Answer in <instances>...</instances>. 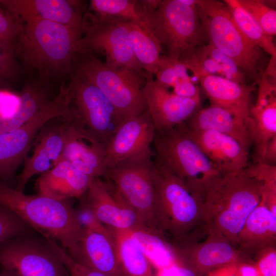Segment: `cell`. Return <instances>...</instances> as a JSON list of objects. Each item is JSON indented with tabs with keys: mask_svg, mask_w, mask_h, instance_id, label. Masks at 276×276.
Masks as SVG:
<instances>
[{
	"mask_svg": "<svg viewBox=\"0 0 276 276\" xmlns=\"http://www.w3.org/2000/svg\"><path fill=\"white\" fill-rule=\"evenodd\" d=\"M276 163V136L269 142L265 151L263 163L275 166Z\"/></svg>",
	"mask_w": 276,
	"mask_h": 276,
	"instance_id": "cell-47",
	"label": "cell"
},
{
	"mask_svg": "<svg viewBox=\"0 0 276 276\" xmlns=\"http://www.w3.org/2000/svg\"><path fill=\"white\" fill-rule=\"evenodd\" d=\"M236 267L239 276H261L253 260L237 263Z\"/></svg>",
	"mask_w": 276,
	"mask_h": 276,
	"instance_id": "cell-46",
	"label": "cell"
},
{
	"mask_svg": "<svg viewBox=\"0 0 276 276\" xmlns=\"http://www.w3.org/2000/svg\"><path fill=\"white\" fill-rule=\"evenodd\" d=\"M175 247L178 259L197 276H204L225 265L252 260L221 233L216 231L209 232L204 241L186 247Z\"/></svg>",
	"mask_w": 276,
	"mask_h": 276,
	"instance_id": "cell-14",
	"label": "cell"
},
{
	"mask_svg": "<svg viewBox=\"0 0 276 276\" xmlns=\"http://www.w3.org/2000/svg\"><path fill=\"white\" fill-rule=\"evenodd\" d=\"M155 81L166 88L173 87L179 80H190L188 69L178 59L160 55Z\"/></svg>",
	"mask_w": 276,
	"mask_h": 276,
	"instance_id": "cell-34",
	"label": "cell"
},
{
	"mask_svg": "<svg viewBox=\"0 0 276 276\" xmlns=\"http://www.w3.org/2000/svg\"><path fill=\"white\" fill-rule=\"evenodd\" d=\"M21 27L22 23L0 7V50L14 57V47Z\"/></svg>",
	"mask_w": 276,
	"mask_h": 276,
	"instance_id": "cell-37",
	"label": "cell"
},
{
	"mask_svg": "<svg viewBox=\"0 0 276 276\" xmlns=\"http://www.w3.org/2000/svg\"><path fill=\"white\" fill-rule=\"evenodd\" d=\"M248 127L251 143L255 145L256 162L263 163L267 146L276 136V97L261 108L250 109Z\"/></svg>",
	"mask_w": 276,
	"mask_h": 276,
	"instance_id": "cell-28",
	"label": "cell"
},
{
	"mask_svg": "<svg viewBox=\"0 0 276 276\" xmlns=\"http://www.w3.org/2000/svg\"><path fill=\"white\" fill-rule=\"evenodd\" d=\"M255 259V265L261 276L276 275V247L263 250Z\"/></svg>",
	"mask_w": 276,
	"mask_h": 276,
	"instance_id": "cell-42",
	"label": "cell"
},
{
	"mask_svg": "<svg viewBox=\"0 0 276 276\" xmlns=\"http://www.w3.org/2000/svg\"><path fill=\"white\" fill-rule=\"evenodd\" d=\"M146 108L155 132H163L185 122L200 109V96L186 98L176 95L147 78L144 88Z\"/></svg>",
	"mask_w": 276,
	"mask_h": 276,
	"instance_id": "cell-15",
	"label": "cell"
},
{
	"mask_svg": "<svg viewBox=\"0 0 276 276\" xmlns=\"http://www.w3.org/2000/svg\"><path fill=\"white\" fill-rule=\"evenodd\" d=\"M153 174L162 227L166 236H171V242L182 247L206 236L203 208L197 193L156 160Z\"/></svg>",
	"mask_w": 276,
	"mask_h": 276,
	"instance_id": "cell-3",
	"label": "cell"
},
{
	"mask_svg": "<svg viewBox=\"0 0 276 276\" xmlns=\"http://www.w3.org/2000/svg\"><path fill=\"white\" fill-rule=\"evenodd\" d=\"M237 264L225 265L213 270L215 276H239L237 270Z\"/></svg>",
	"mask_w": 276,
	"mask_h": 276,
	"instance_id": "cell-48",
	"label": "cell"
},
{
	"mask_svg": "<svg viewBox=\"0 0 276 276\" xmlns=\"http://www.w3.org/2000/svg\"><path fill=\"white\" fill-rule=\"evenodd\" d=\"M52 167V162L48 155L35 146L33 153L24 160L21 173L16 177V190L24 192L29 180L35 175L43 173Z\"/></svg>",
	"mask_w": 276,
	"mask_h": 276,
	"instance_id": "cell-35",
	"label": "cell"
},
{
	"mask_svg": "<svg viewBox=\"0 0 276 276\" xmlns=\"http://www.w3.org/2000/svg\"><path fill=\"white\" fill-rule=\"evenodd\" d=\"M67 87L71 122L80 133L106 145L124 120L102 91L85 79L72 73Z\"/></svg>",
	"mask_w": 276,
	"mask_h": 276,
	"instance_id": "cell-9",
	"label": "cell"
},
{
	"mask_svg": "<svg viewBox=\"0 0 276 276\" xmlns=\"http://www.w3.org/2000/svg\"><path fill=\"white\" fill-rule=\"evenodd\" d=\"M196 3L208 43L231 57L256 83L259 82L262 50L242 32L225 3L216 0H196Z\"/></svg>",
	"mask_w": 276,
	"mask_h": 276,
	"instance_id": "cell-7",
	"label": "cell"
},
{
	"mask_svg": "<svg viewBox=\"0 0 276 276\" xmlns=\"http://www.w3.org/2000/svg\"><path fill=\"white\" fill-rule=\"evenodd\" d=\"M263 183L246 169L220 173L197 192L202 205L208 233L216 231L237 247V237L248 215L258 204Z\"/></svg>",
	"mask_w": 276,
	"mask_h": 276,
	"instance_id": "cell-2",
	"label": "cell"
},
{
	"mask_svg": "<svg viewBox=\"0 0 276 276\" xmlns=\"http://www.w3.org/2000/svg\"><path fill=\"white\" fill-rule=\"evenodd\" d=\"M0 205L43 237L55 240L68 254L82 234L70 199L58 200L38 194L27 195L0 180Z\"/></svg>",
	"mask_w": 276,
	"mask_h": 276,
	"instance_id": "cell-4",
	"label": "cell"
},
{
	"mask_svg": "<svg viewBox=\"0 0 276 276\" xmlns=\"http://www.w3.org/2000/svg\"><path fill=\"white\" fill-rule=\"evenodd\" d=\"M139 7L145 29L165 48L167 56L178 59L186 51L206 42L197 3L147 0L139 1Z\"/></svg>",
	"mask_w": 276,
	"mask_h": 276,
	"instance_id": "cell-5",
	"label": "cell"
},
{
	"mask_svg": "<svg viewBox=\"0 0 276 276\" xmlns=\"http://www.w3.org/2000/svg\"><path fill=\"white\" fill-rule=\"evenodd\" d=\"M201 51L215 60L221 67L224 78L244 84L245 75L235 62L213 45L208 43L199 47Z\"/></svg>",
	"mask_w": 276,
	"mask_h": 276,
	"instance_id": "cell-39",
	"label": "cell"
},
{
	"mask_svg": "<svg viewBox=\"0 0 276 276\" xmlns=\"http://www.w3.org/2000/svg\"><path fill=\"white\" fill-rule=\"evenodd\" d=\"M83 27L72 28L53 21L33 19L22 23L14 56L21 67L47 84L71 76L76 43Z\"/></svg>",
	"mask_w": 276,
	"mask_h": 276,
	"instance_id": "cell-1",
	"label": "cell"
},
{
	"mask_svg": "<svg viewBox=\"0 0 276 276\" xmlns=\"http://www.w3.org/2000/svg\"><path fill=\"white\" fill-rule=\"evenodd\" d=\"M260 25L264 31L273 37L276 34V11L259 0H237Z\"/></svg>",
	"mask_w": 276,
	"mask_h": 276,
	"instance_id": "cell-36",
	"label": "cell"
},
{
	"mask_svg": "<svg viewBox=\"0 0 276 276\" xmlns=\"http://www.w3.org/2000/svg\"><path fill=\"white\" fill-rule=\"evenodd\" d=\"M107 228L114 239L124 275L154 276L151 264L128 234L125 231Z\"/></svg>",
	"mask_w": 276,
	"mask_h": 276,
	"instance_id": "cell-29",
	"label": "cell"
},
{
	"mask_svg": "<svg viewBox=\"0 0 276 276\" xmlns=\"http://www.w3.org/2000/svg\"><path fill=\"white\" fill-rule=\"evenodd\" d=\"M105 148V145L78 132L71 122L61 160L68 161L78 171L94 178H101L107 170Z\"/></svg>",
	"mask_w": 276,
	"mask_h": 276,
	"instance_id": "cell-24",
	"label": "cell"
},
{
	"mask_svg": "<svg viewBox=\"0 0 276 276\" xmlns=\"http://www.w3.org/2000/svg\"><path fill=\"white\" fill-rule=\"evenodd\" d=\"M82 197L107 227L128 231L143 225L108 179L105 181L101 178H95Z\"/></svg>",
	"mask_w": 276,
	"mask_h": 276,
	"instance_id": "cell-17",
	"label": "cell"
},
{
	"mask_svg": "<svg viewBox=\"0 0 276 276\" xmlns=\"http://www.w3.org/2000/svg\"><path fill=\"white\" fill-rule=\"evenodd\" d=\"M95 178L76 169L62 159L37 179L38 194L58 200L80 198Z\"/></svg>",
	"mask_w": 276,
	"mask_h": 276,
	"instance_id": "cell-21",
	"label": "cell"
},
{
	"mask_svg": "<svg viewBox=\"0 0 276 276\" xmlns=\"http://www.w3.org/2000/svg\"><path fill=\"white\" fill-rule=\"evenodd\" d=\"M21 67L16 58L0 50V81L14 82L18 79Z\"/></svg>",
	"mask_w": 276,
	"mask_h": 276,
	"instance_id": "cell-43",
	"label": "cell"
},
{
	"mask_svg": "<svg viewBox=\"0 0 276 276\" xmlns=\"http://www.w3.org/2000/svg\"><path fill=\"white\" fill-rule=\"evenodd\" d=\"M72 73L97 86L124 121L147 108L144 88L148 77L143 73L127 67H112L86 49L74 54Z\"/></svg>",
	"mask_w": 276,
	"mask_h": 276,
	"instance_id": "cell-6",
	"label": "cell"
},
{
	"mask_svg": "<svg viewBox=\"0 0 276 276\" xmlns=\"http://www.w3.org/2000/svg\"><path fill=\"white\" fill-rule=\"evenodd\" d=\"M172 88V93L181 97L194 98L200 96L199 87L190 80H179Z\"/></svg>",
	"mask_w": 276,
	"mask_h": 276,
	"instance_id": "cell-45",
	"label": "cell"
},
{
	"mask_svg": "<svg viewBox=\"0 0 276 276\" xmlns=\"http://www.w3.org/2000/svg\"><path fill=\"white\" fill-rule=\"evenodd\" d=\"M156 160L197 192L221 172L189 135L185 122L163 132H155L153 142Z\"/></svg>",
	"mask_w": 276,
	"mask_h": 276,
	"instance_id": "cell-10",
	"label": "cell"
},
{
	"mask_svg": "<svg viewBox=\"0 0 276 276\" xmlns=\"http://www.w3.org/2000/svg\"><path fill=\"white\" fill-rule=\"evenodd\" d=\"M8 83V82H5V81H0V99H1V94H2V91L3 90L8 87L7 85H6V83Z\"/></svg>",
	"mask_w": 276,
	"mask_h": 276,
	"instance_id": "cell-51",
	"label": "cell"
},
{
	"mask_svg": "<svg viewBox=\"0 0 276 276\" xmlns=\"http://www.w3.org/2000/svg\"><path fill=\"white\" fill-rule=\"evenodd\" d=\"M153 167L150 151L107 168L105 177L144 226L166 236L157 206Z\"/></svg>",
	"mask_w": 276,
	"mask_h": 276,
	"instance_id": "cell-8",
	"label": "cell"
},
{
	"mask_svg": "<svg viewBox=\"0 0 276 276\" xmlns=\"http://www.w3.org/2000/svg\"><path fill=\"white\" fill-rule=\"evenodd\" d=\"M49 85L36 79L27 82L18 94L15 111L9 116L0 117V133L21 127L52 100Z\"/></svg>",
	"mask_w": 276,
	"mask_h": 276,
	"instance_id": "cell-26",
	"label": "cell"
},
{
	"mask_svg": "<svg viewBox=\"0 0 276 276\" xmlns=\"http://www.w3.org/2000/svg\"><path fill=\"white\" fill-rule=\"evenodd\" d=\"M224 2L238 28L250 41L270 55L276 54L273 37L268 35L264 31L237 0H225Z\"/></svg>",
	"mask_w": 276,
	"mask_h": 276,
	"instance_id": "cell-32",
	"label": "cell"
},
{
	"mask_svg": "<svg viewBox=\"0 0 276 276\" xmlns=\"http://www.w3.org/2000/svg\"><path fill=\"white\" fill-rule=\"evenodd\" d=\"M68 255L76 262L108 276H124L108 228L106 232L82 229L79 241Z\"/></svg>",
	"mask_w": 276,
	"mask_h": 276,
	"instance_id": "cell-19",
	"label": "cell"
},
{
	"mask_svg": "<svg viewBox=\"0 0 276 276\" xmlns=\"http://www.w3.org/2000/svg\"><path fill=\"white\" fill-rule=\"evenodd\" d=\"M129 40L134 56L148 77L157 71L162 49L156 38L139 25L129 23Z\"/></svg>",
	"mask_w": 276,
	"mask_h": 276,
	"instance_id": "cell-30",
	"label": "cell"
},
{
	"mask_svg": "<svg viewBox=\"0 0 276 276\" xmlns=\"http://www.w3.org/2000/svg\"><path fill=\"white\" fill-rule=\"evenodd\" d=\"M89 10L99 17L126 20L145 29L138 1L91 0Z\"/></svg>",
	"mask_w": 276,
	"mask_h": 276,
	"instance_id": "cell-33",
	"label": "cell"
},
{
	"mask_svg": "<svg viewBox=\"0 0 276 276\" xmlns=\"http://www.w3.org/2000/svg\"><path fill=\"white\" fill-rule=\"evenodd\" d=\"M126 20L99 17L87 13L83 17V33L76 51L89 50L102 54L105 62L113 68L127 67L148 76L136 60L129 40Z\"/></svg>",
	"mask_w": 276,
	"mask_h": 276,
	"instance_id": "cell-11",
	"label": "cell"
},
{
	"mask_svg": "<svg viewBox=\"0 0 276 276\" xmlns=\"http://www.w3.org/2000/svg\"><path fill=\"white\" fill-rule=\"evenodd\" d=\"M55 120L47 123L35 140V146L48 155L52 167L61 160L70 128V122L64 114Z\"/></svg>",
	"mask_w": 276,
	"mask_h": 276,
	"instance_id": "cell-31",
	"label": "cell"
},
{
	"mask_svg": "<svg viewBox=\"0 0 276 276\" xmlns=\"http://www.w3.org/2000/svg\"><path fill=\"white\" fill-rule=\"evenodd\" d=\"M46 239L63 262L70 276H108L76 262L70 256L66 250L57 242L49 238Z\"/></svg>",
	"mask_w": 276,
	"mask_h": 276,
	"instance_id": "cell-40",
	"label": "cell"
},
{
	"mask_svg": "<svg viewBox=\"0 0 276 276\" xmlns=\"http://www.w3.org/2000/svg\"><path fill=\"white\" fill-rule=\"evenodd\" d=\"M212 105L220 106L248 117L251 93L255 84L246 85L223 77L204 74L196 77Z\"/></svg>",
	"mask_w": 276,
	"mask_h": 276,
	"instance_id": "cell-25",
	"label": "cell"
},
{
	"mask_svg": "<svg viewBox=\"0 0 276 276\" xmlns=\"http://www.w3.org/2000/svg\"><path fill=\"white\" fill-rule=\"evenodd\" d=\"M0 268L14 276H70L46 238L31 234L0 244Z\"/></svg>",
	"mask_w": 276,
	"mask_h": 276,
	"instance_id": "cell-12",
	"label": "cell"
},
{
	"mask_svg": "<svg viewBox=\"0 0 276 276\" xmlns=\"http://www.w3.org/2000/svg\"><path fill=\"white\" fill-rule=\"evenodd\" d=\"M186 127L190 137L221 173L238 171L249 165V149L235 138L217 131H194Z\"/></svg>",
	"mask_w": 276,
	"mask_h": 276,
	"instance_id": "cell-20",
	"label": "cell"
},
{
	"mask_svg": "<svg viewBox=\"0 0 276 276\" xmlns=\"http://www.w3.org/2000/svg\"><path fill=\"white\" fill-rule=\"evenodd\" d=\"M155 129L148 110L124 120L106 145V169L151 151Z\"/></svg>",
	"mask_w": 276,
	"mask_h": 276,
	"instance_id": "cell-16",
	"label": "cell"
},
{
	"mask_svg": "<svg viewBox=\"0 0 276 276\" xmlns=\"http://www.w3.org/2000/svg\"><path fill=\"white\" fill-rule=\"evenodd\" d=\"M67 108V95L60 90L27 123L12 131L0 133V180L12 187L16 182L15 172L27 157L40 130L51 120L63 115Z\"/></svg>",
	"mask_w": 276,
	"mask_h": 276,
	"instance_id": "cell-13",
	"label": "cell"
},
{
	"mask_svg": "<svg viewBox=\"0 0 276 276\" xmlns=\"http://www.w3.org/2000/svg\"><path fill=\"white\" fill-rule=\"evenodd\" d=\"M276 276V275H275Z\"/></svg>",
	"mask_w": 276,
	"mask_h": 276,
	"instance_id": "cell-53",
	"label": "cell"
},
{
	"mask_svg": "<svg viewBox=\"0 0 276 276\" xmlns=\"http://www.w3.org/2000/svg\"><path fill=\"white\" fill-rule=\"evenodd\" d=\"M248 118L249 116L245 117L226 108L211 105L200 109L185 124L191 130H214L227 134L249 149L251 141Z\"/></svg>",
	"mask_w": 276,
	"mask_h": 276,
	"instance_id": "cell-23",
	"label": "cell"
},
{
	"mask_svg": "<svg viewBox=\"0 0 276 276\" xmlns=\"http://www.w3.org/2000/svg\"><path fill=\"white\" fill-rule=\"evenodd\" d=\"M77 208L75 209L78 222L82 229L96 232H106L108 228L98 218L83 197Z\"/></svg>",
	"mask_w": 276,
	"mask_h": 276,
	"instance_id": "cell-41",
	"label": "cell"
},
{
	"mask_svg": "<svg viewBox=\"0 0 276 276\" xmlns=\"http://www.w3.org/2000/svg\"><path fill=\"white\" fill-rule=\"evenodd\" d=\"M154 276H197L195 273L179 260L173 264L155 271Z\"/></svg>",
	"mask_w": 276,
	"mask_h": 276,
	"instance_id": "cell-44",
	"label": "cell"
},
{
	"mask_svg": "<svg viewBox=\"0 0 276 276\" xmlns=\"http://www.w3.org/2000/svg\"><path fill=\"white\" fill-rule=\"evenodd\" d=\"M204 276H215V275L214 274V272L213 270H212V271L209 272Z\"/></svg>",
	"mask_w": 276,
	"mask_h": 276,
	"instance_id": "cell-52",
	"label": "cell"
},
{
	"mask_svg": "<svg viewBox=\"0 0 276 276\" xmlns=\"http://www.w3.org/2000/svg\"><path fill=\"white\" fill-rule=\"evenodd\" d=\"M0 276H14L8 271L0 268Z\"/></svg>",
	"mask_w": 276,
	"mask_h": 276,
	"instance_id": "cell-50",
	"label": "cell"
},
{
	"mask_svg": "<svg viewBox=\"0 0 276 276\" xmlns=\"http://www.w3.org/2000/svg\"><path fill=\"white\" fill-rule=\"evenodd\" d=\"M236 245L251 258L265 249L276 247V216L267 209L262 197L245 219Z\"/></svg>",
	"mask_w": 276,
	"mask_h": 276,
	"instance_id": "cell-22",
	"label": "cell"
},
{
	"mask_svg": "<svg viewBox=\"0 0 276 276\" xmlns=\"http://www.w3.org/2000/svg\"><path fill=\"white\" fill-rule=\"evenodd\" d=\"M34 231L15 214L0 205V244L18 236L32 234Z\"/></svg>",
	"mask_w": 276,
	"mask_h": 276,
	"instance_id": "cell-38",
	"label": "cell"
},
{
	"mask_svg": "<svg viewBox=\"0 0 276 276\" xmlns=\"http://www.w3.org/2000/svg\"><path fill=\"white\" fill-rule=\"evenodd\" d=\"M125 231L140 248L155 271L178 261L175 247L165 235L143 225Z\"/></svg>",
	"mask_w": 276,
	"mask_h": 276,
	"instance_id": "cell-27",
	"label": "cell"
},
{
	"mask_svg": "<svg viewBox=\"0 0 276 276\" xmlns=\"http://www.w3.org/2000/svg\"><path fill=\"white\" fill-rule=\"evenodd\" d=\"M275 59L276 54L271 55L270 60L264 75L273 84H275Z\"/></svg>",
	"mask_w": 276,
	"mask_h": 276,
	"instance_id": "cell-49",
	"label": "cell"
},
{
	"mask_svg": "<svg viewBox=\"0 0 276 276\" xmlns=\"http://www.w3.org/2000/svg\"><path fill=\"white\" fill-rule=\"evenodd\" d=\"M82 1L0 0V7L22 23L33 19L49 20L72 28L83 27Z\"/></svg>",
	"mask_w": 276,
	"mask_h": 276,
	"instance_id": "cell-18",
	"label": "cell"
}]
</instances>
